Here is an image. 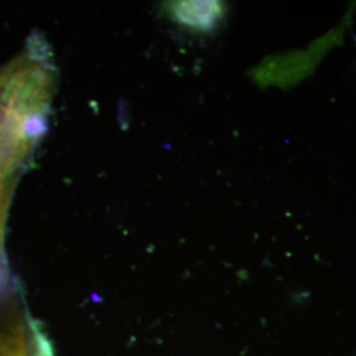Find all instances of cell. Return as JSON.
Instances as JSON below:
<instances>
[{
    "label": "cell",
    "instance_id": "cell-1",
    "mask_svg": "<svg viewBox=\"0 0 356 356\" xmlns=\"http://www.w3.org/2000/svg\"><path fill=\"white\" fill-rule=\"evenodd\" d=\"M56 82L47 65L26 56L0 70V181L15 175L44 135Z\"/></svg>",
    "mask_w": 356,
    "mask_h": 356
},
{
    "label": "cell",
    "instance_id": "cell-5",
    "mask_svg": "<svg viewBox=\"0 0 356 356\" xmlns=\"http://www.w3.org/2000/svg\"><path fill=\"white\" fill-rule=\"evenodd\" d=\"M6 285V273H4V268L0 264V293L3 292Z\"/></svg>",
    "mask_w": 356,
    "mask_h": 356
},
{
    "label": "cell",
    "instance_id": "cell-2",
    "mask_svg": "<svg viewBox=\"0 0 356 356\" xmlns=\"http://www.w3.org/2000/svg\"><path fill=\"white\" fill-rule=\"evenodd\" d=\"M166 10L178 24L197 31L214 28L223 16V4L218 1H173Z\"/></svg>",
    "mask_w": 356,
    "mask_h": 356
},
{
    "label": "cell",
    "instance_id": "cell-4",
    "mask_svg": "<svg viewBox=\"0 0 356 356\" xmlns=\"http://www.w3.org/2000/svg\"><path fill=\"white\" fill-rule=\"evenodd\" d=\"M13 182L8 179L0 181V261L3 259V247H4V232H6V220L8 209L13 198Z\"/></svg>",
    "mask_w": 356,
    "mask_h": 356
},
{
    "label": "cell",
    "instance_id": "cell-3",
    "mask_svg": "<svg viewBox=\"0 0 356 356\" xmlns=\"http://www.w3.org/2000/svg\"><path fill=\"white\" fill-rule=\"evenodd\" d=\"M0 356H36L33 322H31V342L22 323L0 326Z\"/></svg>",
    "mask_w": 356,
    "mask_h": 356
}]
</instances>
